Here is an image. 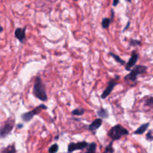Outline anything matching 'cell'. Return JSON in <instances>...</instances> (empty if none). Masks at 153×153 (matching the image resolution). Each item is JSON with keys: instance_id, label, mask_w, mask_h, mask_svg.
I'll return each mask as SVG.
<instances>
[{"instance_id": "14", "label": "cell", "mask_w": 153, "mask_h": 153, "mask_svg": "<svg viewBox=\"0 0 153 153\" xmlns=\"http://www.w3.org/2000/svg\"><path fill=\"white\" fill-rule=\"evenodd\" d=\"M87 148H88V150L85 153H96V151H97V143L93 142V143H90Z\"/></svg>"}, {"instance_id": "1", "label": "cell", "mask_w": 153, "mask_h": 153, "mask_svg": "<svg viewBox=\"0 0 153 153\" xmlns=\"http://www.w3.org/2000/svg\"><path fill=\"white\" fill-rule=\"evenodd\" d=\"M33 94L36 98L39 99L41 101L45 102L48 100L46 88H45V85H43L40 78L37 77L36 79L34 85V90H33Z\"/></svg>"}, {"instance_id": "11", "label": "cell", "mask_w": 153, "mask_h": 153, "mask_svg": "<svg viewBox=\"0 0 153 153\" xmlns=\"http://www.w3.org/2000/svg\"><path fill=\"white\" fill-rule=\"evenodd\" d=\"M149 126V123H147L143 124V125L140 126L139 127V128H137V130H135V131H134V134H143V133H144L145 131H146V129L148 128Z\"/></svg>"}, {"instance_id": "18", "label": "cell", "mask_w": 153, "mask_h": 153, "mask_svg": "<svg viewBox=\"0 0 153 153\" xmlns=\"http://www.w3.org/2000/svg\"><path fill=\"white\" fill-rule=\"evenodd\" d=\"M58 144H53L52 146H51L49 149V153H57V152L58 151Z\"/></svg>"}, {"instance_id": "13", "label": "cell", "mask_w": 153, "mask_h": 153, "mask_svg": "<svg viewBox=\"0 0 153 153\" xmlns=\"http://www.w3.org/2000/svg\"><path fill=\"white\" fill-rule=\"evenodd\" d=\"M16 149L15 148V145H9L8 146H7L6 148H4L1 151V153H16Z\"/></svg>"}, {"instance_id": "9", "label": "cell", "mask_w": 153, "mask_h": 153, "mask_svg": "<svg viewBox=\"0 0 153 153\" xmlns=\"http://www.w3.org/2000/svg\"><path fill=\"white\" fill-rule=\"evenodd\" d=\"M14 36L19 40L21 43H24L26 38L25 35V28H17L14 31Z\"/></svg>"}, {"instance_id": "12", "label": "cell", "mask_w": 153, "mask_h": 153, "mask_svg": "<svg viewBox=\"0 0 153 153\" xmlns=\"http://www.w3.org/2000/svg\"><path fill=\"white\" fill-rule=\"evenodd\" d=\"M97 115H98L99 117L102 120L108 117V111L105 110V109L103 108H101L100 109H99L98 111H97Z\"/></svg>"}, {"instance_id": "15", "label": "cell", "mask_w": 153, "mask_h": 153, "mask_svg": "<svg viewBox=\"0 0 153 153\" xmlns=\"http://www.w3.org/2000/svg\"><path fill=\"white\" fill-rule=\"evenodd\" d=\"M111 22V19H108V18H103L101 22L102 27L103 28L107 29V28H108V27L110 26Z\"/></svg>"}, {"instance_id": "4", "label": "cell", "mask_w": 153, "mask_h": 153, "mask_svg": "<svg viewBox=\"0 0 153 153\" xmlns=\"http://www.w3.org/2000/svg\"><path fill=\"white\" fill-rule=\"evenodd\" d=\"M46 109H47V107H46L45 105L41 104L40 105L37 106V107H36L34 109H33L31 111L24 113L21 116V118H22V120H23L24 122H29V121H31V120L33 119V117H34V116L39 114L43 110H46Z\"/></svg>"}, {"instance_id": "24", "label": "cell", "mask_w": 153, "mask_h": 153, "mask_svg": "<svg viewBox=\"0 0 153 153\" xmlns=\"http://www.w3.org/2000/svg\"><path fill=\"white\" fill-rule=\"evenodd\" d=\"M129 25H130V22H128V24H127V25H126V27H125V28H124V29H123V31H126V29H127V28H128V26H129Z\"/></svg>"}, {"instance_id": "10", "label": "cell", "mask_w": 153, "mask_h": 153, "mask_svg": "<svg viewBox=\"0 0 153 153\" xmlns=\"http://www.w3.org/2000/svg\"><path fill=\"white\" fill-rule=\"evenodd\" d=\"M102 124V120L100 119V118H97L88 126V129L92 131V132L95 133L96 131L100 128Z\"/></svg>"}, {"instance_id": "25", "label": "cell", "mask_w": 153, "mask_h": 153, "mask_svg": "<svg viewBox=\"0 0 153 153\" xmlns=\"http://www.w3.org/2000/svg\"><path fill=\"white\" fill-rule=\"evenodd\" d=\"M114 16V10H111V20L113 19Z\"/></svg>"}, {"instance_id": "7", "label": "cell", "mask_w": 153, "mask_h": 153, "mask_svg": "<svg viewBox=\"0 0 153 153\" xmlns=\"http://www.w3.org/2000/svg\"><path fill=\"white\" fill-rule=\"evenodd\" d=\"M117 79H119V77L118 78L117 77L115 79H112V80H111L110 82H109L107 88H105V90L103 91L102 94V96H101L102 99L107 98V97L110 95L111 93L112 92V91H113L114 88L117 85V81H116Z\"/></svg>"}, {"instance_id": "22", "label": "cell", "mask_w": 153, "mask_h": 153, "mask_svg": "<svg viewBox=\"0 0 153 153\" xmlns=\"http://www.w3.org/2000/svg\"><path fill=\"white\" fill-rule=\"evenodd\" d=\"M146 139L148 140H153V134H152V131H150L147 133L146 134Z\"/></svg>"}, {"instance_id": "8", "label": "cell", "mask_w": 153, "mask_h": 153, "mask_svg": "<svg viewBox=\"0 0 153 153\" xmlns=\"http://www.w3.org/2000/svg\"><path fill=\"white\" fill-rule=\"evenodd\" d=\"M138 58H139L138 54H137L135 51H133L131 58H130V59L128 60V63H127L126 65V70H128V71H131V68L135 66L136 63H137V60H138Z\"/></svg>"}, {"instance_id": "26", "label": "cell", "mask_w": 153, "mask_h": 153, "mask_svg": "<svg viewBox=\"0 0 153 153\" xmlns=\"http://www.w3.org/2000/svg\"><path fill=\"white\" fill-rule=\"evenodd\" d=\"M2 31H3V28L1 26V25H0V33L2 32Z\"/></svg>"}, {"instance_id": "5", "label": "cell", "mask_w": 153, "mask_h": 153, "mask_svg": "<svg viewBox=\"0 0 153 153\" xmlns=\"http://www.w3.org/2000/svg\"><path fill=\"white\" fill-rule=\"evenodd\" d=\"M14 120L8 119L4 125L0 128V137L4 138L6 137L13 130V126H14Z\"/></svg>"}, {"instance_id": "3", "label": "cell", "mask_w": 153, "mask_h": 153, "mask_svg": "<svg viewBox=\"0 0 153 153\" xmlns=\"http://www.w3.org/2000/svg\"><path fill=\"white\" fill-rule=\"evenodd\" d=\"M147 67L143 65H137L131 70V73H128L127 76H125L124 79L126 81H129V82H136L137 79V76L143 73H146Z\"/></svg>"}, {"instance_id": "2", "label": "cell", "mask_w": 153, "mask_h": 153, "mask_svg": "<svg viewBox=\"0 0 153 153\" xmlns=\"http://www.w3.org/2000/svg\"><path fill=\"white\" fill-rule=\"evenodd\" d=\"M129 134L128 130L126 128L123 127L122 126L118 124V125L114 126L109 130L108 135L110 137V138L112 140H120L123 136L128 135Z\"/></svg>"}, {"instance_id": "20", "label": "cell", "mask_w": 153, "mask_h": 153, "mask_svg": "<svg viewBox=\"0 0 153 153\" xmlns=\"http://www.w3.org/2000/svg\"><path fill=\"white\" fill-rule=\"evenodd\" d=\"M113 146V143H111L110 144H109L108 146L106 147L104 153H113L114 152V149H113V146Z\"/></svg>"}, {"instance_id": "19", "label": "cell", "mask_w": 153, "mask_h": 153, "mask_svg": "<svg viewBox=\"0 0 153 153\" xmlns=\"http://www.w3.org/2000/svg\"><path fill=\"white\" fill-rule=\"evenodd\" d=\"M145 104H146V105L153 108V97H149V98H147V100L145 102Z\"/></svg>"}, {"instance_id": "17", "label": "cell", "mask_w": 153, "mask_h": 153, "mask_svg": "<svg viewBox=\"0 0 153 153\" xmlns=\"http://www.w3.org/2000/svg\"><path fill=\"white\" fill-rule=\"evenodd\" d=\"M85 111L83 108H77L75 109L72 111V114L73 115H76V116H81V115L84 114Z\"/></svg>"}, {"instance_id": "23", "label": "cell", "mask_w": 153, "mask_h": 153, "mask_svg": "<svg viewBox=\"0 0 153 153\" xmlns=\"http://www.w3.org/2000/svg\"><path fill=\"white\" fill-rule=\"evenodd\" d=\"M119 2H120V1H118V0H115V1H113V6H116L117 4Z\"/></svg>"}, {"instance_id": "16", "label": "cell", "mask_w": 153, "mask_h": 153, "mask_svg": "<svg viewBox=\"0 0 153 153\" xmlns=\"http://www.w3.org/2000/svg\"><path fill=\"white\" fill-rule=\"evenodd\" d=\"M109 54H110V55H111V56L113 57L114 58L115 61H116L117 62L120 63V64H122V65H124V64H125V61H124L123 59H121V58H120V57L118 56V55H115V54L113 53V52H110V53H109Z\"/></svg>"}, {"instance_id": "27", "label": "cell", "mask_w": 153, "mask_h": 153, "mask_svg": "<svg viewBox=\"0 0 153 153\" xmlns=\"http://www.w3.org/2000/svg\"><path fill=\"white\" fill-rule=\"evenodd\" d=\"M19 126H18V128H22V127H23V125H22V124H19Z\"/></svg>"}, {"instance_id": "6", "label": "cell", "mask_w": 153, "mask_h": 153, "mask_svg": "<svg viewBox=\"0 0 153 153\" xmlns=\"http://www.w3.org/2000/svg\"><path fill=\"white\" fill-rule=\"evenodd\" d=\"M88 143L86 141L78 142V143H70L68 145V152L72 153L76 150H82L88 146Z\"/></svg>"}, {"instance_id": "21", "label": "cell", "mask_w": 153, "mask_h": 153, "mask_svg": "<svg viewBox=\"0 0 153 153\" xmlns=\"http://www.w3.org/2000/svg\"><path fill=\"white\" fill-rule=\"evenodd\" d=\"M140 44H141V42H140V40H132V39L130 40V46H139V45H140Z\"/></svg>"}]
</instances>
